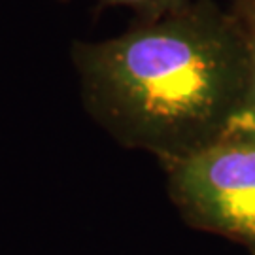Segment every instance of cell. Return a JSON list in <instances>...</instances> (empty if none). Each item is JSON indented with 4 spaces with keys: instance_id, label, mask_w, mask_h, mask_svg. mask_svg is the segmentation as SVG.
Segmentation results:
<instances>
[{
    "instance_id": "obj_1",
    "label": "cell",
    "mask_w": 255,
    "mask_h": 255,
    "mask_svg": "<svg viewBox=\"0 0 255 255\" xmlns=\"http://www.w3.org/2000/svg\"><path fill=\"white\" fill-rule=\"evenodd\" d=\"M89 118L119 146L168 163L240 127L248 97V47L231 9L214 0L119 36L70 49Z\"/></svg>"
},
{
    "instance_id": "obj_2",
    "label": "cell",
    "mask_w": 255,
    "mask_h": 255,
    "mask_svg": "<svg viewBox=\"0 0 255 255\" xmlns=\"http://www.w3.org/2000/svg\"><path fill=\"white\" fill-rule=\"evenodd\" d=\"M182 219L255 255V132L237 128L195 153L161 163Z\"/></svg>"
},
{
    "instance_id": "obj_3",
    "label": "cell",
    "mask_w": 255,
    "mask_h": 255,
    "mask_svg": "<svg viewBox=\"0 0 255 255\" xmlns=\"http://www.w3.org/2000/svg\"><path fill=\"white\" fill-rule=\"evenodd\" d=\"M229 9L237 17L248 47V97L238 128L255 132V0H231Z\"/></svg>"
},
{
    "instance_id": "obj_4",
    "label": "cell",
    "mask_w": 255,
    "mask_h": 255,
    "mask_svg": "<svg viewBox=\"0 0 255 255\" xmlns=\"http://www.w3.org/2000/svg\"><path fill=\"white\" fill-rule=\"evenodd\" d=\"M193 0H97L99 9L104 8H128L136 21H157L166 15L187 8Z\"/></svg>"
}]
</instances>
